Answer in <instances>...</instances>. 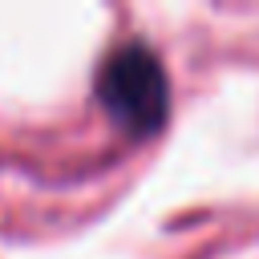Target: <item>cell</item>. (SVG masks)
<instances>
[{"instance_id": "obj_1", "label": "cell", "mask_w": 259, "mask_h": 259, "mask_svg": "<svg viewBox=\"0 0 259 259\" xmlns=\"http://www.w3.org/2000/svg\"><path fill=\"white\" fill-rule=\"evenodd\" d=\"M97 93H101L109 117H113L121 130L146 134V130H154V125H162L170 85H166V73H162L158 57H154L150 49L125 45V49L113 53L109 65L101 69Z\"/></svg>"}]
</instances>
